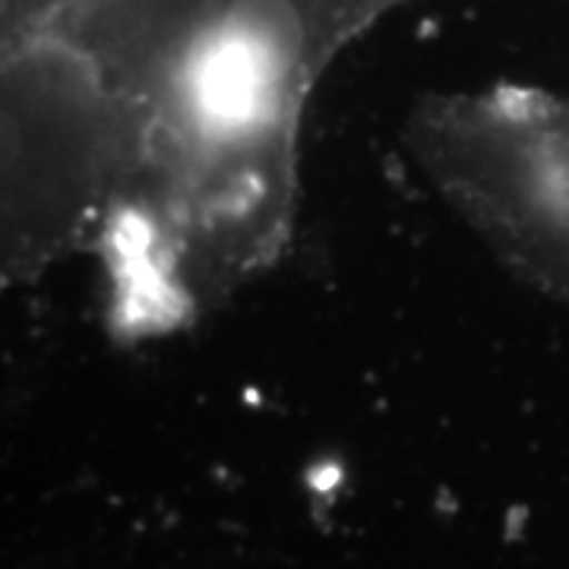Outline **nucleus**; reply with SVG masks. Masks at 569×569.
I'll list each match as a JSON object with an SVG mask.
<instances>
[{
  "mask_svg": "<svg viewBox=\"0 0 569 569\" xmlns=\"http://www.w3.org/2000/svg\"><path fill=\"white\" fill-rule=\"evenodd\" d=\"M149 159V118L77 41L36 36L7 61L3 260L36 272Z\"/></svg>",
  "mask_w": 569,
  "mask_h": 569,
  "instance_id": "obj_1",
  "label": "nucleus"
},
{
  "mask_svg": "<svg viewBox=\"0 0 569 569\" xmlns=\"http://www.w3.org/2000/svg\"><path fill=\"white\" fill-rule=\"evenodd\" d=\"M418 149L509 263L569 305V102L526 89L440 102Z\"/></svg>",
  "mask_w": 569,
  "mask_h": 569,
  "instance_id": "obj_2",
  "label": "nucleus"
}]
</instances>
